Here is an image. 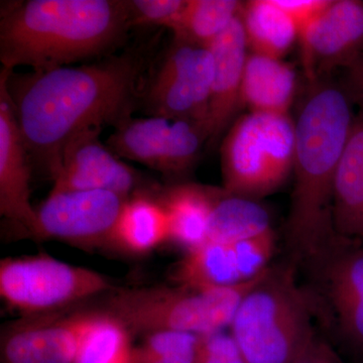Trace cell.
Wrapping results in <instances>:
<instances>
[{
    "label": "cell",
    "mask_w": 363,
    "mask_h": 363,
    "mask_svg": "<svg viewBox=\"0 0 363 363\" xmlns=\"http://www.w3.org/2000/svg\"><path fill=\"white\" fill-rule=\"evenodd\" d=\"M295 154L292 117L248 112L234 121L222 143L224 191L253 200L269 194L292 174Z\"/></svg>",
    "instance_id": "obj_6"
},
{
    "label": "cell",
    "mask_w": 363,
    "mask_h": 363,
    "mask_svg": "<svg viewBox=\"0 0 363 363\" xmlns=\"http://www.w3.org/2000/svg\"><path fill=\"white\" fill-rule=\"evenodd\" d=\"M272 229L269 212L255 200L222 189L208 223L206 241L234 243Z\"/></svg>",
    "instance_id": "obj_23"
},
{
    "label": "cell",
    "mask_w": 363,
    "mask_h": 363,
    "mask_svg": "<svg viewBox=\"0 0 363 363\" xmlns=\"http://www.w3.org/2000/svg\"><path fill=\"white\" fill-rule=\"evenodd\" d=\"M336 238L363 247V113L358 111L334 181Z\"/></svg>",
    "instance_id": "obj_17"
},
{
    "label": "cell",
    "mask_w": 363,
    "mask_h": 363,
    "mask_svg": "<svg viewBox=\"0 0 363 363\" xmlns=\"http://www.w3.org/2000/svg\"><path fill=\"white\" fill-rule=\"evenodd\" d=\"M140 92V104L150 116L186 121L204 126L214 75L209 48L175 39Z\"/></svg>",
    "instance_id": "obj_8"
},
{
    "label": "cell",
    "mask_w": 363,
    "mask_h": 363,
    "mask_svg": "<svg viewBox=\"0 0 363 363\" xmlns=\"http://www.w3.org/2000/svg\"><path fill=\"white\" fill-rule=\"evenodd\" d=\"M101 128L82 131L67 143L51 175V193L109 191L130 199L142 183L140 173L100 142Z\"/></svg>",
    "instance_id": "obj_13"
},
{
    "label": "cell",
    "mask_w": 363,
    "mask_h": 363,
    "mask_svg": "<svg viewBox=\"0 0 363 363\" xmlns=\"http://www.w3.org/2000/svg\"><path fill=\"white\" fill-rule=\"evenodd\" d=\"M33 164L28 157L13 102L6 86V72L0 73V214L33 238L37 210L30 203Z\"/></svg>",
    "instance_id": "obj_14"
},
{
    "label": "cell",
    "mask_w": 363,
    "mask_h": 363,
    "mask_svg": "<svg viewBox=\"0 0 363 363\" xmlns=\"http://www.w3.org/2000/svg\"><path fill=\"white\" fill-rule=\"evenodd\" d=\"M193 363H247L230 332L198 335Z\"/></svg>",
    "instance_id": "obj_28"
},
{
    "label": "cell",
    "mask_w": 363,
    "mask_h": 363,
    "mask_svg": "<svg viewBox=\"0 0 363 363\" xmlns=\"http://www.w3.org/2000/svg\"><path fill=\"white\" fill-rule=\"evenodd\" d=\"M219 288L156 286L114 290L102 311L123 322L131 333L183 331L196 335L230 326L243 298L266 276Z\"/></svg>",
    "instance_id": "obj_5"
},
{
    "label": "cell",
    "mask_w": 363,
    "mask_h": 363,
    "mask_svg": "<svg viewBox=\"0 0 363 363\" xmlns=\"http://www.w3.org/2000/svg\"><path fill=\"white\" fill-rule=\"evenodd\" d=\"M198 335L183 331H157L135 346L131 363H193Z\"/></svg>",
    "instance_id": "obj_26"
},
{
    "label": "cell",
    "mask_w": 363,
    "mask_h": 363,
    "mask_svg": "<svg viewBox=\"0 0 363 363\" xmlns=\"http://www.w3.org/2000/svg\"><path fill=\"white\" fill-rule=\"evenodd\" d=\"M221 190L194 184L168 189L161 201L169 221V240L186 252L206 241L208 223Z\"/></svg>",
    "instance_id": "obj_19"
},
{
    "label": "cell",
    "mask_w": 363,
    "mask_h": 363,
    "mask_svg": "<svg viewBox=\"0 0 363 363\" xmlns=\"http://www.w3.org/2000/svg\"><path fill=\"white\" fill-rule=\"evenodd\" d=\"M98 311L25 317L7 325L0 337L1 363H75Z\"/></svg>",
    "instance_id": "obj_12"
},
{
    "label": "cell",
    "mask_w": 363,
    "mask_h": 363,
    "mask_svg": "<svg viewBox=\"0 0 363 363\" xmlns=\"http://www.w3.org/2000/svg\"><path fill=\"white\" fill-rule=\"evenodd\" d=\"M145 65V52L136 48L93 63L21 75L2 68L33 167L51 177L74 136L116 128L133 117Z\"/></svg>",
    "instance_id": "obj_1"
},
{
    "label": "cell",
    "mask_w": 363,
    "mask_h": 363,
    "mask_svg": "<svg viewBox=\"0 0 363 363\" xmlns=\"http://www.w3.org/2000/svg\"><path fill=\"white\" fill-rule=\"evenodd\" d=\"M281 9H283L294 21L298 28H302L309 23L318 14L322 13L330 0H274Z\"/></svg>",
    "instance_id": "obj_29"
},
{
    "label": "cell",
    "mask_w": 363,
    "mask_h": 363,
    "mask_svg": "<svg viewBox=\"0 0 363 363\" xmlns=\"http://www.w3.org/2000/svg\"><path fill=\"white\" fill-rule=\"evenodd\" d=\"M125 202L109 191L50 193L37 210L33 238L58 240L85 250L114 247L117 222Z\"/></svg>",
    "instance_id": "obj_10"
},
{
    "label": "cell",
    "mask_w": 363,
    "mask_h": 363,
    "mask_svg": "<svg viewBox=\"0 0 363 363\" xmlns=\"http://www.w3.org/2000/svg\"><path fill=\"white\" fill-rule=\"evenodd\" d=\"M206 140L208 131L199 124L166 117H130L116 126L107 145L118 157L180 177L194 166Z\"/></svg>",
    "instance_id": "obj_9"
},
{
    "label": "cell",
    "mask_w": 363,
    "mask_h": 363,
    "mask_svg": "<svg viewBox=\"0 0 363 363\" xmlns=\"http://www.w3.org/2000/svg\"><path fill=\"white\" fill-rule=\"evenodd\" d=\"M346 70L348 72L346 89L350 92L353 102H357L359 105V111L363 113V55Z\"/></svg>",
    "instance_id": "obj_31"
},
{
    "label": "cell",
    "mask_w": 363,
    "mask_h": 363,
    "mask_svg": "<svg viewBox=\"0 0 363 363\" xmlns=\"http://www.w3.org/2000/svg\"><path fill=\"white\" fill-rule=\"evenodd\" d=\"M133 26H162L171 30L187 0H126Z\"/></svg>",
    "instance_id": "obj_27"
},
{
    "label": "cell",
    "mask_w": 363,
    "mask_h": 363,
    "mask_svg": "<svg viewBox=\"0 0 363 363\" xmlns=\"http://www.w3.org/2000/svg\"><path fill=\"white\" fill-rule=\"evenodd\" d=\"M208 48L214 60L208 142L214 145L242 107L241 85L248 47L240 14Z\"/></svg>",
    "instance_id": "obj_16"
},
{
    "label": "cell",
    "mask_w": 363,
    "mask_h": 363,
    "mask_svg": "<svg viewBox=\"0 0 363 363\" xmlns=\"http://www.w3.org/2000/svg\"><path fill=\"white\" fill-rule=\"evenodd\" d=\"M298 43L310 84L337 69H348L363 55V1L330 0L322 13L300 28Z\"/></svg>",
    "instance_id": "obj_11"
},
{
    "label": "cell",
    "mask_w": 363,
    "mask_h": 363,
    "mask_svg": "<svg viewBox=\"0 0 363 363\" xmlns=\"http://www.w3.org/2000/svg\"><path fill=\"white\" fill-rule=\"evenodd\" d=\"M294 363H342L330 344L316 336Z\"/></svg>",
    "instance_id": "obj_30"
},
{
    "label": "cell",
    "mask_w": 363,
    "mask_h": 363,
    "mask_svg": "<svg viewBox=\"0 0 363 363\" xmlns=\"http://www.w3.org/2000/svg\"><path fill=\"white\" fill-rule=\"evenodd\" d=\"M243 2L187 0L171 30L175 39L208 47L240 16Z\"/></svg>",
    "instance_id": "obj_24"
},
{
    "label": "cell",
    "mask_w": 363,
    "mask_h": 363,
    "mask_svg": "<svg viewBox=\"0 0 363 363\" xmlns=\"http://www.w3.org/2000/svg\"><path fill=\"white\" fill-rule=\"evenodd\" d=\"M177 285L193 288H219L245 283L235 243L205 241L186 252L174 267Z\"/></svg>",
    "instance_id": "obj_22"
},
{
    "label": "cell",
    "mask_w": 363,
    "mask_h": 363,
    "mask_svg": "<svg viewBox=\"0 0 363 363\" xmlns=\"http://www.w3.org/2000/svg\"><path fill=\"white\" fill-rule=\"evenodd\" d=\"M296 121L295 184L286 240L296 259L313 264L338 240L333 225L334 181L354 123L346 87L313 83Z\"/></svg>",
    "instance_id": "obj_2"
},
{
    "label": "cell",
    "mask_w": 363,
    "mask_h": 363,
    "mask_svg": "<svg viewBox=\"0 0 363 363\" xmlns=\"http://www.w3.org/2000/svg\"><path fill=\"white\" fill-rule=\"evenodd\" d=\"M312 266L316 267L339 332L363 352V247L336 240Z\"/></svg>",
    "instance_id": "obj_15"
},
{
    "label": "cell",
    "mask_w": 363,
    "mask_h": 363,
    "mask_svg": "<svg viewBox=\"0 0 363 363\" xmlns=\"http://www.w3.org/2000/svg\"><path fill=\"white\" fill-rule=\"evenodd\" d=\"M297 89V73L283 60L250 52L241 85L242 106L252 112L289 114Z\"/></svg>",
    "instance_id": "obj_18"
},
{
    "label": "cell",
    "mask_w": 363,
    "mask_h": 363,
    "mask_svg": "<svg viewBox=\"0 0 363 363\" xmlns=\"http://www.w3.org/2000/svg\"><path fill=\"white\" fill-rule=\"evenodd\" d=\"M169 240V221L160 200L136 193L124 203L117 222L114 247L147 255Z\"/></svg>",
    "instance_id": "obj_20"
},
{
    "label": "cell",
    "mask_w": 363,
    "mask_h": 363,
    "mask_svg": "<svg viewBox=\"0 0 363 363\" xmlns=\"http://www.w3.org/2000/svg\"><path fill=\"white\" fill-rule=\"evenodd\" d=\"M252 52L281 60L298 40L300 28L274 0H252L240 13Z\"/></svg>",
    "instance_id": "obj_21"
},
{
    "label": "cell",
    "mask_w": 363,
    "mask_h": 363,
    "mask_svg": "<svg viewBox=\"0 0 363 363\" xmlns=\"http://www.w3.org/2000/svg\"><path fill=\"white\" fill-rule=\"evenodd\" d=\"M133 348L130 329L108 313L98 311L75 363H131Z\"/></svg>",
    "instance_id": "obj_25"
},
{
    "label": "cell",
    "mask_w": 363,
    "mask_h": 363,
    "mask_svg": "<svg viewBox=\"0 0 363 363\" xmlns=\"http://www.w3.org/2000/svg\"><path fill=\"white\" fill-rule=\"evenodd\" d=\"M114 290L104 274L47 255L0 262V296L23 318L70 311L73 306Z\"/></svg>",
    "instance_id": "obj_7"
},
{
    "label": "cell",
    "mask_w": 363,
    "mask_h": 363,
    "mask_svg": "<svg viewBox=\"0 0 363 363\" xmlns=\"http://www.w3.org/2000/svg\"><path fill=\"white\" fill-rule=\"evenodd\" d=\"M131 28L124 0H26L6 4L0 18V61L13 71H49L104 58Z\"/></svg>",
    "instance_id": "obj_3"
},
{
    "label": "cell",
    "mask_w": 363,
    "mask_h": 363,
    "mask_svg": "<svg viewBox=\"0 0 363 363\" xmlns=\"http://www.w3.org/2000/svg\"><path fill=\"white\" fill-rule=\"evenodd\" d=\"M313 312L293 272L269 267L243 298L229 332L247 363H294L317 336Z\"/></svg>",
    "instance_id": "obj_4"
}]
</instances>
